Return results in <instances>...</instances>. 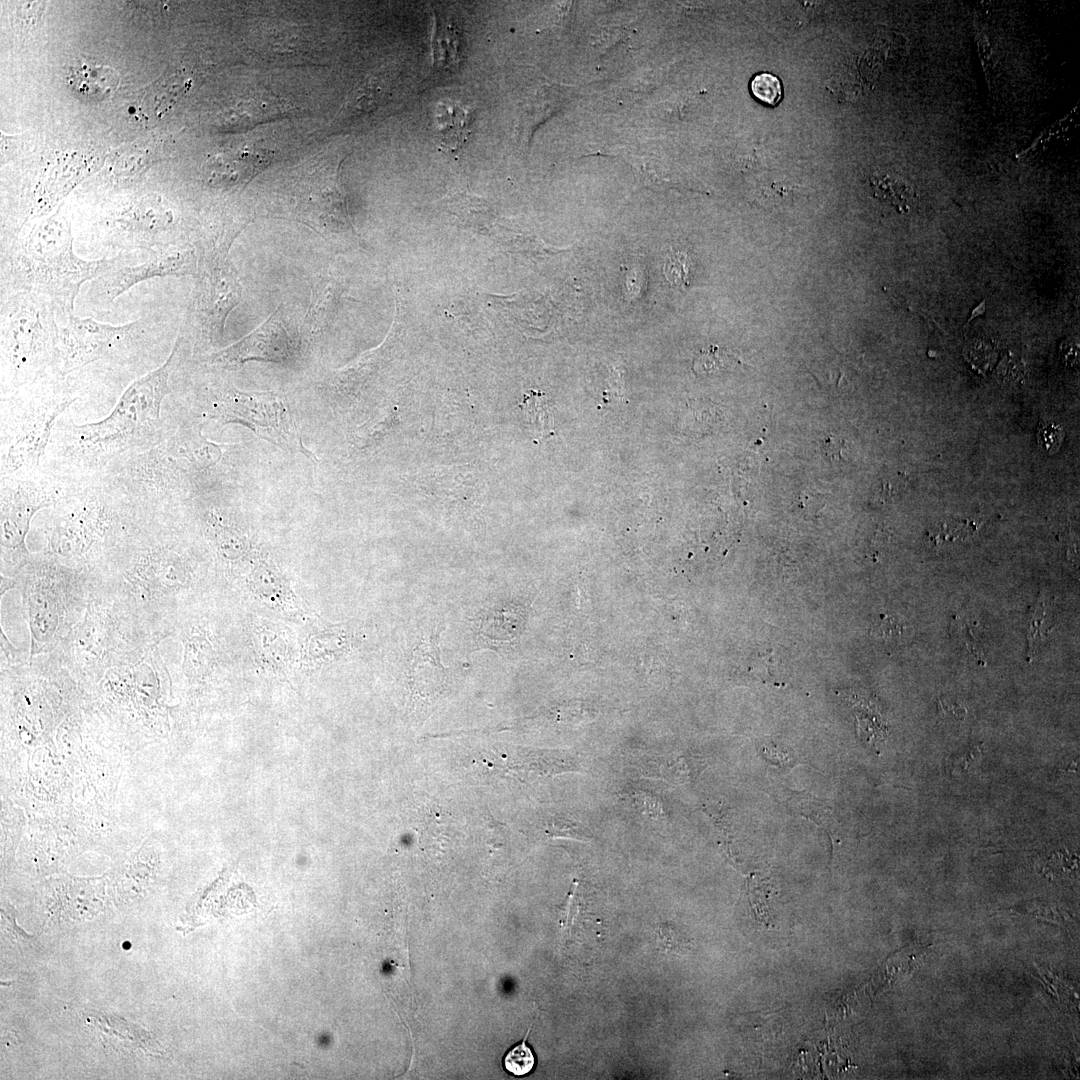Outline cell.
Returning a JSON list of instances; mask_svg holds the SVG:
<instances>
[{
    "instance_id": "22",
    "label": "cell",
    "mask_w": 1080,
    "mask_h": 1080,
    "mask_svg": "<svg viewBox=\"0 0 1080 1080\" xmlns=\"http://www.w3.org/2000/svg\"><path fill=\"white\" fill-rule=\"evenodd\" d=\"M725 351L717 346H710L702 350L694 361V369L698 374H710L722 369L727 359Z\"/></svg>"
},
{
    "instance_id": "20",
    "label": "cell",
    "mask_w": 1080,
    "mask_h": 1080,
    "mask_svg": "<svg viewBox=\"0 0 1080 1080\" xmlns=\"http://www.w3.org/2000/svg\"><path fill=\"white\" fill-rule=\"evenodd\" d=\"M750 90L756 99L770 106L778 104L783 95L780 79L768 72L753 76L750 81Z\"/></svg>"
},
{
    "instance_id": "15",
    "label": "cell",
    "mask_w": 1080,
    "mask_h": 1080,
    "mask_svg": "<svg viewBox=\"0 0 1080 1080\" xmlns=\"http://www.w3.org/2000/svg\"><path fill=\"white\" fill-rule=\"evenodd\" d=\"M440 631L424 636L413 650L411 668L414 685L426 682L440 684L445 677V669L440 661L438 635Z\"/></svg>"
},
{
    "instance_id": "23",
    "label": "cell",
    "mask_w": 1080,
    "mask_h": 1080,
    "mask_svg": "<svg viewBox=\"0 0 1080 1080\" xmlns=\"http://www.w3.org/2000/svg\"><path fill=\"white\" fill-rule=\"evenodd\" d=\"M1063 431L1061 426L1055 423H1044L1038 428L1037 439L1040 446L1046 452H1055L1061 445Z\"/></svg>"
},
{
    "instance_id": "17",
    "label": "cell",
    "mask_w": 1080,
    "mask_h": 1080,
    "mask_svg": "<svg viewBox=\"0 0 1080 1080\" xmlns=\"http://www.w3.org/2000/svg\"><path fill=\"white\" fill-rule=\"evenodd\" d=\"M520 408L526 429L536 440L553 434V413L542 393L531 391L524 397Z\"/></svg>"
},
{
    "instance_id": "1",
    "label": "cell",
    "mask_w": 1080,
    "mask_h": 1080,
    "mask_svg": "<svg viewBox=\"0 0 1080 1080\" xmlns=\"http://www.w3.org/2000/svg\"><path fill=\"white\" fill-rule=\"evenodd\" d=\"M70 222L55 214L1 244V292L27 291L46 297L64 321L73 315L81 286L126 253L87 260L74 252Z\"/></svg>"
},
{
    "instance_id": "13",
    "label": "cell",
    "mask_w": 1080,
    "mask_h": 1080,
    "mask_svg": "<svg viewBox=\"0 0 1080 1080\" xmlns=\"http://www.w3.org/2000/svg\"><path fill=\"white\" fill-rule=\"evenodd\" d=\"M69 88L80 98L99 101L111 95L119 86L118 72L92 60H81L67 69Z\"/></svg>"
},
{
    "instance_id": "6",
    "label": "cell",
    "mask_w": 1080,
    "mask_h": 1080,
    "mask_svg": "<svg viewBox=\"0 0 1080 1080\" xmlns=\"http://www.w3.org/2000/svg\"><path fill=\"white\" fill-rule=\"evenodd\" d=\"M126 207L114 214L109 222L112 233L104 247L120 253L145 250L149 254L171 248L165 234L174 224V211L169 202L155 192L138 195Z\"/></svg>"
},
{
    "instance_id": "24",
    "label": "cell",
    "mask_w": 1080,
    "mask_h": 1080,
    "mask_svg": "<svg viewBox=\"0 0 1080 1080\" xmlns=\"http://www.w3.org/2000/svg\"><path fill=\"white\" fill-rule=\"evenodd\" d=\"M903 631V625L893 617H884L874 628V634L884 641L898 639L904 633Z\"/></svg>"
},
{
    "instance_id": "25",
    "label": "cell",
    "mask_w": 1080,
    "mask_h": 1080,
    "mask_svg": "<svg viewBox=\"0 0 1080 1080\" xmlns=\"http://www.w3.org/2000/svg\"><path fill=\"white\" fill-rule=\"evenodd\" d=\"M1061 353L1063 360L1069 364L1074 365L1078 362V345L1075 342L1065 341L1061 345Z\"/></svg>"
},
{
    "instance_id": "12",
    "label": "cell",
    "mask_w": 1080,
    "mask_h": 1080,
    "mask_svg": "<svg viewBox=\"0 0 1080 1080\" xmlns=\"http://www.w3.org/2000/svg\"><path fill=\"white\" fill-rule=\"evenodd\" d=\"M63 405L51 407L28 419L20 428L6 456V468L15 470L35 463L48 441L53 421Z\"/></svg>"
},
{
    "instance_id": "9",
    "label": "cell",
    "mask_w": 1080,
    "mask_h": 1080,
    "mask_svg": "<svg viewBox=\"0 0 1080 1080\" xmlns=\"http://www.w3.org/2000/svg\"><path fill=\"white\" fill-rule=\"evenodd\" d=\"M290 355L288 334L278 309L251 333L214 353L210 363L227 368L249 360L284 363Z\"/></svg>"
},
{
    "instance_id": "3",
    "label": "cell",
    "mask_w": 1080,
    "mask_h": 1080,
    "mask_svg": "<svg viewBox=\"0 0 1080 1080\" xmlns=\"http://www.w3.org/2000/svg\"><path fill=\"white\" fill-rule=\"evenodd\" d=\"M182 337H178L165 363L134 381L104 420L78 427L81 439L90 444L120 441L138 433L159 418L161 402L168 391L169 372Z\"/></svg>"
},
{
    "instance_id": "10",
    "label": "cell",
    "mask_w": 1080,
    "mask_h": 1080,
    "mask_svg": "<svg viewBox=\"0 0 1080 1080\" xmlns=\"http://www.w3.org/2000/svg\"><path fill=\"white\" fill-rule=\"evenodd\" d=\"M271 150L244 146L220 153L208 164L205 179L211 186L230 187L245 184L272 161Z\"/></svg>"
},
{
    "instance_id": "8",
    "label": "cell",
    "mask_w": 1080,
    "mask_h": 1080,
    "mask_svg": "<svg viewBox=\"0 0 1080 1080\" xmlns=\"http://www.w3.org/2000/svg\"><path fill=\"white\" fill-rule=\"evenodd\" d=\"M221 417L226 422H239L259 436L289 448H302L298 431L282 401L272 393H248L230 389L222 401Z\"/></svg>"
},
{
    "instance_id": "19",
    "label": "cell",
    "mask_w": 1080,
    "mask_h": 1080,
    "mask_svg": "<svg viewBox=\"0 0 1080 1080\" xmlns=\"http://www.w3.org/2000/svg\"><path fill=\"white\" fill-rule=\"evenodd\" d=\"M529 1031L522 1042L511 1048L503 1058L505 1070L514 1076L529 1074L536 1064L534 1053L526 1043Z\"/></svg>"
},
{
    "instance_id": "11",
    "label": "cell",
    "mask_w": 1080,
    "mask_h": 1080,
    "mask_svg": "<svg viewBox=\"0 0 1080 1080\" xmlns=\"http://www.w3.org/2000/svg\"><path fill=\"white\" fill-rule=\"evenodd\" d=\"M45 501V495H41L36 488L29 486H18L3 497L2 545L10 548H19L23 545L30 518Z\"/></svg>"
},
{
    "instance_id": "18",
    "label": "cell",
    "mask_w": 1080,
    "mask_h": 1080,
    "mask_svg": "<svg viewBox=\"0 0 1080 1080\" xmlns=\"http://www.w3.org/2000/svg\"><path fill=\"white\" fill-rule=\"evenodd\" d=\"M875 196L889 203L899 212H907L915 199V192L904 179L886 172L875 173L870 178Z\"/></svg>"
},
{
    "instance_id": "16",
    "label": "cell",
    "mask_w": 1080,
    "mask_h": 1080,
    "mask_svg": "<svg viewBox=\"0 0 1080 1080\" xmlns=\"http://www.w3.org/2000/svg\"><path fill=\"white\" fill-rule=\"evenodd\" d=\"M337 298L335 281L327 277L315 284L311 303L305 316L304 327L310 334H317L332 320Z\"/></svg>"
},
{
    "instance_id": "4",
    "label": "cell",
    "mask_w": 1080,
    "mask_h": 1080,
    "mask_svg": "<svg viewBox=\"0 0 1080 1080\" xmlns=\"http://www.w3.org/2000/svg\"><path fill=\"white\" fill-rule=\"evenodd\" d=\"M228 245L198 244L199 253L195 318L200 331L210 340L222 337L229 313L240 301L241 284L227 261Z\"/></svg>"
},
{
    "instance_id": "2",
    "label": "cell",
    "mask_w": 1080,
    "mask_h": 1080,
    "mask_svg": "<svg viewBox=\"0 0 1080 1080\" xmlns=\"http://www.w3.org/2000/svg\"><path fill=\"white\" fill-rule=\"evenodd\" d=\"M50 300L36 293L1 294V346L5 362L19 382L33 378L56 359L59 327Z\"/></svg>"
},
{
    "instance_id": "14",
    "label": "cell",
    "mask_w": 1080,
    "mask_h": 1080,
    "mask_svg": "<svg viewBox=\"0 0 1080 1080\" xmlns=\"http://www.w3.org/2000/svg\"><path fill=\"white\" fill-rule=\"evenodd\" d=\"M637 768L645 777L676 784L688 782L698 774L697 760L677 753L643 757Z\"/></svg>"
},
{
    "instance_id": "5",
    "label": "cell",
    "mask_w": 1080,
    "mask_h": 1080,
    "mask_svg": "<svg viewBox=\"0 0 1080 1080\" xmlns=\"http://www.w3.org/2000/svg\"><path fill=\"white\" fill-rule=\"evenodd\" d=\"M155 320L146 317L115 326L70 315L59 327L55 361L65 371L74 370L143 337L156 327Z\"/></svg>"
},
{
    "instance_id": "21",
    "label": "cell",
    "mask_w": 1080,
    "mask_h": 1080,
    "mask_svg": "<svg viewBox=\"0 0 1080 1080\" xmlns=\"http://www.w3.org/2000/svg\"><path fill=\"white\" fill-rule=\"evenodd\" d=\"M663 273L672 286L677 288L686 286L689 274L687 255L679 251L670 253L665 260Z\"/></svg>"
},
{
    "instance_id": "7",
    "label": "cell",
    "mask_w": 1080,
    "mask_h": 1080,
    "mask_svg": "<svg viewBox=\"0 0 1080 1080\" xmlns=\"http://www.w3.org/2000/svg\"><path fill=\"white\" fill-rule=\"evenodd\" d=\"M130 254L91 281L86 300L99 307L110 305L134 285L155 277L196 275L198 259L193 249H170L149 255L146 261L129 264Z\"/></svg>"
}]
</instances>
